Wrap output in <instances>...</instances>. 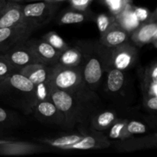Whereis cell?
I'll return each mask as SVG.
<instances>
[{"mask_svg": "<svg viewBox=\"0 0 157 157\" xmlns=\"http://www.w3.org/2000/svg\"><path fill=\"white\" fill-rule=\"evenodd\" d=\"M133 11H134V13H135V15H136V18H137L138 21H139L140 23L145 21L146 19H147L148 17L150 16V14H149L148 11H147V9L133 7Z\"/></svg>", "mask_w": 157, "mask_h": 157, "instance_id": "836d02e7", "label": "cell"}, {"mask_svg": "<svg viewBox=\"0 0 157 157\" xmlns=\"http://www.w3.org/2000/svg\"><path fill=\"white\" fill-rule=\"evenodd\" d=\"M89 15L85 11H80L75 9V10H69L64 12L60 16L58 19L59 25H70V24H78L86 21Z\"/></svg>", "mask_w": 157, "mask_h": 157, "instance_id": "44dd1931", "label": "cell"}, {"mask_svg": "<svg viewBox=\"0 0 157 157\" xmlns=\"http://www.w3.org/2000/svg\"><path fill=\"white\" fill-rule=\"evenodd\" d=\"M114 16L117 21L129 33L133 32L140 24L135 15L133 7L130 3H128L122 11H121Z\"/></svg>", "mask_w": 157, "mask_h": 157, "instance_id": "d6986e66", "label": "cell"}, {"mask_svg": "<svg viewBox=\"0 0 157 157\" xmlns=\"http://www.w3.org/2000/svg\"><path fill=\"white\" fill-rule=\"evenodd\" d=\"M23 23L35 29L47 24L52 18L54 12L52 2L40 1L21 5Z\"/></svg>", "mask_w": 157, "mask_h": 157, "instance_id": "8992f818", "label": "cell"}, {"mask_svg": "<svg viewBox=\"0 0 157 157\" xmlns=\"http://www.w3.org/2000/svg\"><path fill=\"white\" fill-rule=\"evenodd\" d=\"M10 1L15 2H27V1H38V0H10ZM42 1V0H41Z\"/></svg>", "mask_w": 157, "mask_h": 157, "instance_id": "8d00e7d4", "label": "cell"}, {"mask_svg": "<svg viewBox=\"0 0 157 157\" xmlns=\"http://www.w3.org/2000/svg\"><path fill=\"white\" fill-rule=\"evenodd\" d=\"M83 62V54L78 47L71 48L61 52L57 64L63 67H77L81 66Z\"/></svg>", "mask_w": 157, "mask_h": 157, "instance_id": "ac0fdd59", "label": "cell"}, {"mask_svg": "<svg viewBox=\"0 0 157 157\" xmlns=\"http://www.w3.org/2000/svg\"><path fill=\"white\" fill-rule=\"evenodd\" d=\"M14 72H16V71L9 63L4 54H0V80L2 81Z\"/></svg>", "mask_w": 157, "mask_h": 157, "instance_id": "f1b7e54d", "label": "cell"}, {"mask_svg": "<svg viewBox=\"0 0 157 157\" xmlns=\"http://www.w3.org/2000/svg\"><path fill=\"white\" fill-rule=\"evenodd\" d=\"M94 46L102 60L105 71L112 67L127 70L133 66L137 59V48L128 41L114 48H107L99 41Z\"/></svg>", "mask_w": 157, "mask_h": 157, "instance_id": "7a4b0ae2", "label": "cell"}, {"mask_svg": "<svg viewBox=\"0 0 157 157\" xmlns=\"http://www.w3.org/2000/svg\"><path fill=\"white\" fill-rule=\"evenodd\" d=\"M72 7L80 11H86L92 0H70Z\"/></svg>", "mask_w": 157, "mask_h": 157, "instance_id": "d6a6232c", "label": "cell"}, {"mask_svg": "<svg viewBox=\"0 0 157 157\" xmlns=\"http://www.w3.org/2000/svg\"><path fill=\"white\" fill-rule=\"evenodd\" d=\"M6 3H7L6 0H0V11L3 9V7L6 6Z\"/></svg>", "mask_w": 157, "mask_h": 157, "instance_id": "e575fe53", "label": "cell"}, {"mask_svg": "<svg viewBox=\"0 0 157 157\" xmlns=\"http://www.w3.org/2000/svg\"><path fill=\"white\" fill-rule=\"evenodd\" d=\"M117 20L114 15H108L107 14H101L96 18L97 25H98L101 35L106 32Z\"/></svg>", "mask_w": 157, "mask_h": 157, "instance_id": "4316f807", "label": "cell"}, {"mask_svg": "<svg viewBox=\"0 0 157 157\" xmlns=\"http://www.w3.org/2000/svg\"><path fill=\"white\" fill-rule=\"evenodd\" d=\"M16 124L15 116L9 110L0 107V130L10 128Z\"/></svg>", "mask_w": 157, "mask_h": 157, "instance_id": "484cf974", "label": "cell"}, {"mask_svg": "<svg viewBox=\"0 0 157 157\" xmlns=\"http://www.w3.org/2000/svg\"><path fill=\"white\" fill-rule=\"evenodd\" d=\"M0 81H1V80H0Z\"/></svg>", "mask_w": 157, "mask_h": 157, "instance_id": "f35d334b", "label": "cell"}, {"mask_svg": "<svg viewBox=\"0 0 157 157\" xmlns=\"http://www.w3.org/2000/svg\"><path fill=\"white\" fill-rule=\"evenodd\" d=\"M35 29L27 25L0 29V54H3L18 43L29 39Z\"/></svg>", "mask_w": 157, "mask_h": 157, "instance_id": "9c48e42d", "label": "cell"}, {"mask_svg": "<svg viewBox=\"0 0 157 157\" xmlns=\"http://www.w3.org/2000/svg\"><path fill=\"white\" fill-rule=\"evenodd\" d=\"M50 98L64 116L67 128L86 124L97 111L98 104L94 91L88 87L72 94L52 87Z\"/></svg>", "mask_w": 157, "mask_h": 157, "instance_id": "6da1fadb", "label": "cell"}, {"mask_svg": "<svg viewBox=\"0 0 157 157\" xmlns=\"http://www.w3.org/2000/svg\"><path fill=\"white\" fill-rule=\"evenodd\" d=\"M3 54L16 71L29 64L41 63L26 40L18 43Z\"/></svg>", "mask_w": 157, "mask_h": 157, "instance_id": "ba28073f", "label": "cell"}, {"mask_svg": "<svg viewBox=\"0 0 157 157\" xmlns=\"http://www.w3.org/2000/svg\"><path fill=\"white\" fill-rule=\"evenodd\" d=\"M128 120L117 119L109 128V137L113 140H124L129 138L127 133V124Z\"/></svg>", "mask_w": 157, "mask_h": 157, "instance_id": "7402d4cb", "label": "cell"}, {"mask_svg": "<svg viewBox=\"0 0 157 157\" xmlns=\"http://www.w3.org/2000/svg\"><path fill=\"white\" fill-rule=\"evenodd\" d=\"M23 23L21 4L15 2H7L0 11V29L20 25Z\"/></svg>", "mask_w": 157, "mask_h": 157, "instance_id": "4fadbf2b", "label": "cell"}, {"mask_svg": "<svg viewBox=\"0 0 157 157\" xmlns=\"http://www.w3.org/2000/svg\"><path fill=\"white\" fill-rule=\"evenodd\" d=\"M52 87V85L48 82V81L35 84V93H34V96H35V102H37V101L50 100Z\"/></svg>", "mask_w": 157, "mask_h": 157, "instance_id": "cb8c5ba5", "label": "cell"}, {"mask_svg": "<svg viewBox=\"0 0 157 157\" xmlns=\"http://www.w3.org/2000/svg\"><path fill=\"white\" fill-rule=\"evenodd\" d=\"M129 38L130 33L116 21L101 35L99 42L107 48H114L128 41Z\"/></svg>", "mask_w": 157, "mask_h": 157, "instance_id": "5bb4252c", "label": "cell"}, {"mask_svg": "<svg viewBox=\"0 0 157 157\" xmlns=\"http://www.w3.org/2000/svg\"><path fill=\"white\" fill-rule=\"evenodd\" d=\"M26 41L40 62L48 66L57 64L61 52L57 51L49 43L42 38L32 40L27 39Z\"/></svg>", "mask_w": 157, "mask_h": 157, "instance_id": "8fae6325", "label": "cell"}, {"mask_svg": "<svg viewBox=\"0 0 157 157\" xmlns=\"http://www.w3.org/2000/svg\"><path fill=\"white\" fill-rule=\"evenodd\" d=\"M48 82L54 88L71 94L87 87L83 79L81 66L67 67L52 65Z\"/></svg>", "mask_w": 157, "mask_h": 157, "instance_id": "3957f363", "label": "cell"}, {"mask_svg": "<svg viewBox=\"0 0 157 157\" xmlns=\"http://www.w3.org/2000/svg\"><path fill=\"white\" fill-rule=\"evenodd\" d=\"M35 84L28 78L16 71L0 81V94H13L22 97L29 109L35 104Z\"/></svg>", "mask_w": 157, "mask_h": 157, "instance_id": "5b68a950", "label": "cell"}, {"mask_svg": "<svg viewBox=\"0 0 157 157\" xmlns=\"http://www.w3.org/2000/svg\"><path fill=\"white\" fill-rule=\"evenodd\" d=\"M131 1L132 0H105L113 15H116L122 11L128 3L131 2Z\"/></svg>", "mask_w": 157, "mask_h": 157, "instance_id": "f546056e", "label": "cell"}, {"mask_svg": "<svg viewBox=\"0 0 157 157\" xmlns=\"http://www.w3.org/2000/svg\"><path fill=\"white\" fill-rule=\"evenodd\" d=\"M147 130H148L147 126L141 121H136V120L127 121V133L129 137L133 136L134 135L146 133Z\"/></svg>", "mask_w": 157, "mask_h": 157, "instance_id": "d4e9b609", "label": "cell"}, {"mask_svg": "<svg viewBox=\"0 0 157 157\" xmlns=\"http://www.w3.org/2000/svg\"><path fill=\"white\" fill-rule=\"evenodd\" d=\"M10 139H5V138H2L0 137V144H5V143H7L9 141H10Z\"/></svg>", "mask_w": 157, "mask_h": 157, "instance_id": "d590c367", "label": "cell"}, {"mask_svg": "<svg viewBox=\"0 0 157 157\" xmlns=\"http://www.w3.org/2000/svg\"><path fill=\"white\" fill-rule=\"evenodd\" d=\"M130 37L133 44L137 47H142L147 44L157 46V15L156 10L150 14L147 19L141 22L133 32Z\"/></svg>", "mask_w": 157, "mask_h": 157, "instance_id": "52a82bcc", "label": "cell"}, {"mask_svg": "<svg viewBox=\"0 0 157 157\" xmlns=\"http://www.w3.org/2000/svg\"><path fill=\"white\" fill-rule=\"evenodd\" d=\"M117 118V114L113 110H107L98 113L95 112L90 119V128L95 131H104L108 130Z\"/></svg>", "mask_w": 157, "mask_h": 157, "instance_id": "e0dca14e", "label": "cell"}, {"mask_svg": "<svg viewBox=\"0 0 157 157\" xmlns=\"http://www.w3.org/2000/svg\"><path fill=\"white\" fill-rule=\"evenodd\" d=\"M78 48L83 54L81 71L84 84L90 90L94 91L100 85L105 71L103 61L94 45Z\"/></svg>", "mask_w": 157, "mask_h": 157, "instance_id": "277c9868", "label": "cell"}, {"mask_svg": "<svg viewBox=\"0 0 157 157\" xmlns=\"http://www.w3.org/2000/svg\"><path fill=\"white\" fill-rule=\"evenodd\" d=\"M124 71L112 67L107 71V90L111 93H119L125 85L126 77Z\"/></svg>", "mask_w": 157, "mask_h": 157, "instance_id": "ffe728a7", "label": "cell"}, {"mask_svg": "<svg viewBox=\"0 0 157 157\" xmlns=\"http://www.w3.org/2000/svg\"><path fill=\"white\" fill-rule=\"evenodd\" d=\"M144 104L148 111L155 113L157 110V96L144 97Z\"/></svg>", "mask_w": 157, "mask_h": 157, "instance_id": "1f68e13d", "label": "cell"}, {"mask_svg": "<svg viewBox=\"0 0 157 157\" xmlns=\"http://www.w3.org/2000/svg\"><path fill=\"white\" fill-rule=\"evenodd\" d=\"M52 71V66L42 63H36L25 66L18 72L29 78L34 84L48 81Z\"/></svg>", "mask_w": 157, "mask_h": 157, "instance_id": "2e32d148", "label": "cell"}, {"mask_svg": "<svg viewBox=\"0 0 157 157\" xmlns=\"http://www.w3.org/2000/svg\"><path fill=\"white\" fill-rule=\"evenodd\" d=\"M157 144L156 134L149 135L144 137H131L121 140L117 143V148L121 152H131L147 150L155 147Z\"/></svg>", "mask_w": 157, "mask_h": 157, "instance_id": "9a60e30c", "label": "cell"}, {"mask_svg": "<svg viewBox=\"0 0 157 157\" xmlns=\"http://www.w3.org/2000/svg\"><path fill=\"white\" fill-rule=\"evenodd\" d=\"M143 96H157V81H152L143 76L142 83Z\"/></svg>", "mask_w": 157, "mask_h": 157, "instance_id": "83f0119b", "label": "cell"}, {"mask_svg": "<svg viewBox=\"0 0 157 157\" xmlns=\"http://www.w3.org/2000/svg\"><path fill=\"white\" fill-rule=\"evenodd\" d=\"M144 77L152 81H157V63L156 61H153L150 65L146 67Z\"/></svg>", "mask_w": 157, "mask_h": 157, "instance_id": "4dcf8cb0", "label": "cell"}, {"mask_svg": "<svg viewBox=\"0 0 157 157\" xmlns=\"http://www.w3.org/2000/svg\"><path fill=\"white\" fill-rule=\"evenodd\" d=\"M30 110L35 117L42 122L64 127V117L52 100L37 101Z\"/></svg>", "mask_w": 157, "mask_h": 157, "instance_id": "30bf717a", "label": "cell"}, {"mask_svg": "<svg viewBox=\"0 0 157 157\" xmlns=\"http://www.w3.org/2000/svg\"><path fill=\"white\" fill-rule=\"evenodd\" d=\"M44 1L49 2H58V1H62V0H44Z\"/></svg>", "mask_w": 157, "mask_h": 157, "instance_id": "74e56055", "label": "cell"}, {"mask_svg": "<svg viewBox=\"0 0 157 157\" xmlns=\"http://www.w3.org/2000/svg\"><path fill=\"white\" fill-rule=\"evenodd\" d=\"M42 39L49 43L52 47L55 48L57 51L60 52H63L69 47L66 41L57 32H54V31L46 33L42 37Z\"/></svg>", "mask_w": 157, "mask_h": 157, "instance_id": "603a6c76", "label": "cell"}, {"mask_svg": "<svg viewBox=\"0 0 157 157\" xmlns=\"http://www.w3.org/2000/svg\"><path fill=\"white\" fill-rule=\"evenodd\" d=\"M41 146L25 141L11 140L9 142L0 144V155L4 156H25L41 152Z\"/></svg>", "mask_w": 157, "mask_h": 157, "instance_id": "7c38bea8", "label": "cell"}]
</instances>
